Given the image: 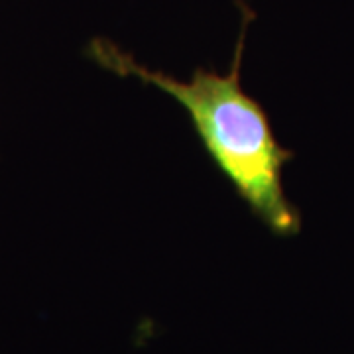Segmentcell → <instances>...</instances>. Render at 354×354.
Here are the masks:
<instances>
[{
    "label": "cell",
    "instance_id": "1",
    "mask_svg": "<svg viewBox=\"0 0 354 354\" xmlns=\"http://www.w3.org/2000/svg\"><path fill=\"white\" fill-rule=\"evenodd\" d=\"M250 18L252 14L244 6L241 38L227 75L197 69L191 81H179L140 65L109 39H95L91 55L106 71L136 77L174 97L189 113L205 150L254 215L274 234L290 236L301 227L281 183L283 165L293 153L279 146L264 109L241 85L242 50Z\"/></svg>",
    "mask_w": 354,
    "mask_h": 354
}]
</instances>
